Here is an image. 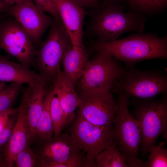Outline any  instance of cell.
Instances as JSON below:
<instances>
[{"label":"cell","instance_id":"17","mask_svg":"<svg viewBox=\"0 0 167 167\" xmlns=\"http://www.w3.org/2000/svg\"><path fill=\"white\" fill-rule=\"evenodd\" d=\"M44 80L39 74L3 56L0 58V81L30 85Z\"/></svg>","mask_w":167,"mask_h":167},{"label":"cell","instance_id":"9","mask_svg":"<svg viewBox=\"0 0 167 167\" xmlns=\"http://www.w3.org/2000/svg\"><path fill=\"white\" fill-rule=\"evenodd\" d=\"M0 47L25 66H34L37 50L27 32L8 15L0 23Z\"/></svg>","mask_w":167,"mask_h":167},{"label":"cell","instance_id":"2","mask_svg":"<svg viewBox=\"0 0 167 167\" xmlns=\"http://www.w3.org/2000/svg\"><path fill=\"white\" fill-rule=\"evenodd\" d=\"M109 1L95 9L96 11L92 19L90 30L96 41H113L130 31L144 33L145 19L143 15L131 10L126 12L118 2Z\"/></svg>","mask_w":167,"mask_h":167},{"label":"cell","instance_id":"18","mask_svg":"<svg viewBox=\"0 0 167 167\" xmlns=\"http://www.w3.org/2000/svg\"><path fill=\"white\" fill-rule=\"evenodd\" d=\"M82 46H73L67 52L62 61L63 74L75 86L81 77L88 60Z\"/></svg>","mask_w":167,"mask_h":167},{"label":"cell","instance_id":"7","mask_svg":"<svg viewBox=\"0 0 167 167\" xmlns=\"http://www.w3.org/2000/svg\"><path fill=\"white\" fill-rule=\"evenodd\" d=\"M72 46L62 22L54 19L46 39L39 47L34 65L47 83L56 77L64 56Z\"/></svg>","mask_w":167,"mask_h":167},{"label":"cell","instance_id":"14","mask_svg":"<svg viewBox=\"0 0 167 167\" xmlns=\"http://www.w3.org/2000/svg\"><path fill=\"white\" fill-rule=\"evenodd\" d=\"M39 158L62 162L84 155L70 134L64 133L44 141Z\"/></svg>","mask_w":167,"mask_h":167},{"label":"cell","instance_id":"23","mask_svg":"<svg viewBox=\"0 0 167 167\" xmlns=\"http://www.w3.org/2000/svg\"><path fill=\"white\" fill-rule=\"evenodd\" d=\"M165 145L163 142L157 146H152L149 150L148 160L143 162V167H167V150Z\"/></svg>","mask_w":167,"mask_h":167},{"label":"cell","instance_id":"11","mask_svg":"<svg viewBox=\"0 0 167 167\" xmlns=\"http://www.w3.org/2000/svg\"><path fill=\"white\" fill-rule=\"evenodd\" d=\"M78 95L79 98V111L85 119L99 126L113 124L116 103L110 91Z\"/></svg>","mask_w":167,"mask_h":167},{"label":"cell","instance_id":"28","mask_svg":"<svg viewBox=\"0 0 167 167\" xmlns=\"http://www.w3.org/2000/svg\"><path fill=\"white\" fill-rule=\"evenodd\" d=\"M84 8L89 7L96 9L99 6V0H71Z\"/></svg>","mask_w":167,"mask_h":167},{"label":"cell","instance_id":"25","mask_svg":"<svg viewBox=\"0 0 167 167\" xmlns=\"http://www.w3.org/2000/svg\"><path fill=\"white\" fill-rule=\"evenodd\" d=\"M37 157L29 147L16 156L14 165L16 167H34L36 165Z\"/></svg>","mask_w":167,"mask_h":167},{"label":"cell","instance_id":"36","mask_svg":"<svg viewBox=\"0 0 167 167\" xmlns=\"http://www.w3.org/2000/svg\"><path fill=\"white\" fill-rule=\"evenodd\" d=\"M109 0L111 1H113V2L118 3L120 1H121V0Z\"/></svg>","mask_w":167,"mask_h":167},{"label":"cell","instance_id":"22","mask_svg":"<svg viewBox=\"0 0 167 167\" xmlns=\"http://www.w3.org/2000/svg\"><path fill=\"white\" fill-rule=\"evenodd\" d=\"M50 109L53 124L54 137H57L61 134L62 130L66 125L63 110L58 95L53 87Z\"/></svg>","mask_w":167,"mask_h":167},{"label":"cell","instance_id":"6","mask_svg":"<svg viewBox=\"0 0 167 167\" xmlns=\"http://www.w3.org/2000/svg\"><path fill=\"white\" fill-rule=\"evenodd\" d=\"M71 122L70 135L84 156V167H96L97 155L115 141L113 124H93L79 111Z\"/></svg>","mask_w":167,"mask_h":167},{"label":"cell","instance_id":"12","mask_svg":"<svg viewBox=\"0 0 167 167\" xmlns=\"http://www.w3.org/2000/svg\"><path fill=\"white\" fill-rule=\"evenodd\" d=\"M53 0L73 46H82L83 25L85 14L84 8L71 0Z\"/></svg>","mask_w":167,"mask_h":167},{"label":"cell","instance_id":"1","mask_svg":"<svg viewBox=\"0 0 167 167\" xmlns=\"http://www.w3.org/2000/svg\"><path fill=\"white\" fill-rule=\"evenodd\" d=\"M93 47L95 51H105L126 65H132L144 60L166 59L167 36L138 32L110 41H96Z\"/></svg>","mask_w":167,"mask_h":167},{"label":"cell","instance_id":"33","mask_svg":"<svg viewBox=\"0 0 167 167\" xmlns=\"http://www.w3.org/2000/svg\"><path fill=\"white\" fill-rule=\"evenodd\" d=\"M7 166V165L5 161L4 157L0 155V167Z\"/></svg>","mask_w":167,"mask_h":167},{"label":"cell","instance_id":"3","mask_svg":"<svg viewBox=\"0 0 167 167\" xmlns=\"http://www.w3.org/2000/svg\"><path fill=\"white\" fill-rule=\"evenodd\" d=\"M118 94L116 111L113 120L117 148L124 156L128 167H143V162L138 156L142 140L140 124L129 111V98L122 92Z\"/></svg>","mask_w":167,"mask_h":167},{"label":"cell","instance_id":"10","mask_svg":"<svg viewBox=\"0 0 167 167\" xmlns=\"http://www.w3.org/2000/svg\"><path fill=\"white\" fill-rule=\"evenodd\" d=\"M7 14L27 32L36 47L39 48L43 34L54 19L40 10L32 0H21L14 4Z\"/></svg>","mask_w":167,"mask_h":167},{"label":"cell","instance_id":"21","mask_svg":"<svg viewBox=\"0 0 167 167\" xmlns=\"http://www.w3.org/2000/svg\"><path fill=\"white\" fill-rule=\"evenodd\" d=\"M125 0L131 10L143 15L161 11L167 5V0Z\"/></svg>","mask_w":167,"mask_h":167},{"label":"cell","instance_id":"37","mask_svg":"<svg viewBox=\"0 0 167 167\" xmlns=\"http://www.w3.org/2000/svg\"><path fill=\"white\" fill-rule=\"evenodd\" d=\"M3 56L0 55V58H2Z\"/></svg>","mask_w":167,"mask_h":167},{"label":"cell","instance_id":"26","mask_svg":"<svg viewBox=\"0 0 167 167\" xmlns=\"http://www.w3.org/2000/svg\"><path fill=\"white\" fill-rule=\"evenodd\" d=\"M16 114L9 116L5 126L0 131V152L3 151L11 136L16 120Z\"/></svg>","mask_w":167,"mask_h":167},{"label":"cell","instance_id":"32","mask_svg":"<svg viewBox=\"0 0 167 167\" xmlns=\"http://www.w3.org/2000/svg\"><path fill=\"white\" fill-rule=\"evenodd\" d=\"M6 4L11 6L21 0H1Z\"/></svg>","mask_w":167,"mask_h":167},{"label":"cell","instance_id":"34","mask_svg":"<svg viewBox=\"0 0 167 167\" xmlns=\"http://www.w3.org/2000/svg\"><path fill=\"white\" fill-rule=\"evenodd\" d=\"M8 15L7 14H0V23Z\"/></svg>","mask_w":167,"mask_h":167},{"label":"cell","instance_id":"8","mask_svg":"<svg viewBox=\"0 0 167 167\" xmlns=\"http://www.w3.org/2000/svg\"><path fill=\"white\" fill-rule=\"evenodd\" d=\"M125 73L115 83L112 93L122 92L130 97H153L167 91V75L164 70H140L126 65Z\"/></svg>","mask_w":167,"mask_h":167},{"label":"cell","instance_id":"30","mask_svg":"<svg viewBox=\"0 0 167 167\" xmlns=\"http://www.w3.org/2000/svg\"><path fill=\"white\" fill-rule=\"evenodd\" d=\"M11 6L0 0V14H6Z\"/></svg>","mask_w":167,"mask_h":167},{"label":"cell","instance_id":"19","mask_svg":"<svg viewBox=\"0 0 167 167\" xmlns=\"http://www.w3.org/2000/svg\"><path fill=\"white\" fill-rule=\"evenodd\" d=\"M53 86L48 89L43 101L42 110L35 129V138L45 141L51 139L54 134L50 105Z\"/></svg>","mask_w":167,"mask_h":167},{"label":"cell","instance_id":"27","mask_svg":"<svg viewBox=\"0 0 167 167\" xmlns=\"http://www.w3.org/2000/svg\"><path fill=\"white\" fill-rule=\"evenodd\" d=\"M32 1L41 11L50 14L57 21L62 22L58 11L53 0Z\"/></svg>","mask_w":167,"mask_h":167},{"label":"cell","instance_id":"15","mask_svg":"<svg viewBox=\"0 0 167 167\" xmlns=\"http://www.w3.org/2000/svg\"><path fill=\"white\" fill-rule=\"evenodd\" d=\"M20 106L11 136L3 151L5 161L9 167L14 166L16 156L29 147L32 139L25 111Z\"/></svg>","mask_w":167,"mask_h":167},{"label":"cell","instance_id":"20","mask_svg":"<svg viewBox=\"0 0 167 167\" xmlns=\"http://www.w3.org/2000/svg\"><path fill=\"white\" fill-rule=\"evenodd\" d=\"M97 167H127L125 158L118 150L115 142L97 156L95 161Z\"/></svg>","mask_w":167,"mask_h":167},{"label":"cell","instance_id":"13","mask_svg":"<svg viewBox=\"0 0 167 167\" xmlns=\"http://www.w3.org/2000/svg\"><path fill=\"white\" fill-rule=\"evenodd\" d=\"M47 83L43 80L28 85L23 92L20 106L24 109L32 139L35 138V129L41 115Z\"/></svg>","mask_w":167,"mask_h":167},{"label":"cell","instance_id":"4","mask_svg":"<svg viewBox=\"0 0 167 167\" xmlns=\"http://www.w3.org/2000/svg\"><path fill=\"white\" fill-rule=\"evenodd\" d=\"M96 51L92 59L87 60L77 83L79 95L111 91L125 72L126 66L109 53Z\"/></svg>","mask_w":167,"mask_h":167},{"label":"cell","instance_id":"31","mask_svg":"<svg viewBox=\"0 0 167 167\" xmlns=\"http://www.w3.org/2000/svg\"><path fill=\"white\" fill-rule=\"evenodd\" d=\"M9 116L6 115L0 119V131L4 127L8 120Z\"/></svg>","mask_w":167,"mask_h":167},{"label":"cell","instance_id":"16","mask_svg":"<svg viewBox=\"0 0 167 167\" xmlns=\"http://www.w3.org/2000/svg\"><path fill=\"white\" fill-rule=\"evenodd\" d=\"M52 84L63 110L66 125L71 122L75 117V110L79 105V97L75 90V86L61 69L58 71Z\"/></svg>","mask_w":167,"mask_h":167},{"label":"cell","instance_id":"5","mask_svg":"<svg viewBox=\"0 0 167 167\" xmlns=\"http://www.w3.org/2000/svg\"><path fill=\"white\" fill-rule=\"evenodd\" d=\"M154 97H132L130 103L140 125V151L143 155L149 153L150 148L155 145L158 137L167 129V95L164 94L160 100Z\"/></svg>","mask_w":167,"mask_h":167},{"label":"cell","instance_id":"24","mask_svg":"<svg viewBox=\"0 0 167 167\" xmlns=\"http://www.w3.org/2000/svg\"><path fill=\"white\" fill-rule=\"evenodd\" d=\"M21 86L19 84L11 83L0 90V111L12 108L20 91Z\"/></svg>","mask_w":167,"mask_h":167},{"label":"cell","instance_id":"35","mask_svg":"<svg viewBox=\"0 0 167 167\" xmlns=\"http://www.w3.org/2000/svg\"><path fill=\"white\" fill-rule=\"evenodd\" d=\"M5 84L4 82H0V90L5 86Z\"/></svg>","mask_w":167,"mask_h":167},{"label":"cell","instance_id":"29","mask_svg":"<svg viewBox=\"0 0 167 167\" xmlns=\"http://www.w3.org/2000/svg\"><path fill=\"white\" fill-rule=\"evenodd\" d=\"M20 109V106L15 108H11L0 111V119L6 115L10 116L17 113Z\"/></svg>","mask_w":167,"mask_h":167}]
</instances>
